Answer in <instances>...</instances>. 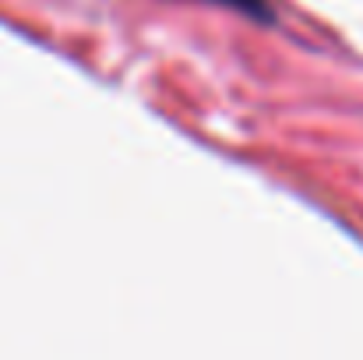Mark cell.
<instances>
[{"label":"cell","instance_id":"obj_1","mask_svg":"<svg viewBox=\"0 0 363 360\" xmlns=\"http://www.w3.org/2000/svg\"><path fill=\"white\" fill-rule=\"evenodd\" d=\"M208 4H219V7H230V11H240L254 21H275V11L268 0H208Z\"/></svg>","mask_w":363,"mask_h":360}]
</instances>
